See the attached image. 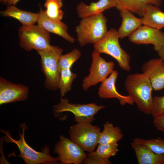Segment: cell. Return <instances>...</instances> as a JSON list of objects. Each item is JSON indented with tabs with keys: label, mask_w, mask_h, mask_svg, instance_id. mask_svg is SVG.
Wrapping results in <instances>:
<instances>
[{
	"label": "cell",
	"mask_w": 164,
	"mask_h": 164,
	"mask_svg": "<svg viewBox=\"0 0 164 164\" xmlns=\"http://www.w3.org/2000/svg\"><path fill=\"white\" fill-rule=\"evenodd\" d=\"M129 40L137 44H151L158 52L164 44V32L160 30L141 26L128 36Z\"/></svg>",
	"instance_id": "obj_11"
},
{
	"label": "cell",
	"mask_w": 164,
	"mask_h": 164,
	"mask_svg": "<svg viewBox=\"0 0 164 164\" xmlns=\"http://www.w3.org/2000/svg\"><path fill=\"white\" fill-rule=\"evenodd\" d=\"M28 87L14 84L0 78V104L25 100L29 93Z\"/></svg>",
	"instance_id": "obj_12"
},
{
	"label": "cell",
	"mask_w": 164,
	"mask_h": 164,
	"mask_svg": "<svg viewBox=\"0 0 164 164\" xmlns=\"http://www.w3.org/2000/svg\"><path fill=\"white\" fill-rule=\"evenodd\" d=\"M116 5L117 0H99L89 5L81 2L77 6L76 10L79 17L83 19L102 14L105 10L116 7Z\"/></svg>",
	"instance_id": "obj_16"
},
{
	"label": "cell",
	"mask_w": 164,
	"mask_h": 164,
	"mask_svg": "<svg viewBox=\"0 0 164 164\" xmlns=\"http://www.w3.org/2000/svg\"><path fill=\"white\" fill-rule=\"evenodd\" d=\"M83 163L85 164H111L109 159H98L88 155L84 160Z\"/></svg>",
	"instance_id": "obj_29"
},
{
	"label": "cell",
	"mask_w": 164,
	"mask_h": 164,
	"mask_svg": "<svg viewBox=\"0 0 164 164\" xmlns=\"http://www.w3.org/2000/svg\"><path fill=\"white\" fill-rule=\"evenodd\" d=\"M107 21L102 13L82 19L75 28L80 45L94 44L103 38L108 31Z\"/></svg>",
	"instance_id": "obj_2"
},
{
	"label": "cell",
	"mask_w": 164,
	"mask_h": 164,
	"mask_svg": "<svg viewBox=\"0 0 164 164\" xmlns=\"http://www.w3.org/2000/svg\"><path fill=\"white\" fill-rule=\"evenodd\" d=\"M55 145L54 153L58 155L61 164H80L87 155L84 150L78 145L63 135H60Z\"/></svg>",
	"instance_id": "obj_10"
},
{
	"label": "cell",
	"mask_w": 164,
	"mask_h": 164,
	"mask_svg": "<svg viewBox=\"0 0 164 164\" xmlns=\"http://www.w3.org/2000/svg\"><path fill=\"white\" fill-rule=\"evenodd\" d=\"M133 142L148 147L156 154H164V140L160 138L148 139L136 138Z\"/></svg>",
	"instance_id": "obj_26"
},
{
	"label": "cell",
	"mask_w": 164,
	"mask_h": 164,
	"mask_svg": "<svg viewBox=\"0 0 164 164\" xmlns=\"http://www.w3.org/2000/svg\"><path fill=\"white\" fill-rule=\"evenodd\" d=\"M63 6L62 0H46L44 6L46 9L44 12L46 16L50 19L61 21L64 14L61 9Z\"/></svg>",
	"instance_id": "obj_23"
},
{
	"label": "cell",
	"mask_w": 164,
	"mask_h": 164,
	"mask_svg": "<svg viewBox=\"0 0 164 164\" xmlns=\"http://www.w3.org/2000/svg\"><path fill=\"white\" fill-rule=\"evenodd\" d=\"M123 135L121 129L114 126L111 123L107 121L103 125V129L101 132L98 144L117 143L121 140Z\"/></svg>",
	"instance_id": "obj_22"
},
{
	"label": "cell",
	"mask_w": 164,
	"mask_h": 164,
	"mask_svg": "<svg viewBox=\"0 0 164 164\" xmlns=\"http://www.w3.org/2000/svg\"><path fill=\"white\" fill-rule=\"evenodd\" d=\"M118 76V72L113 70L109 77L101 82L98 88V96L102 99L116 98L119 100L121 105L123 106L127 104L133 105L134 102L130 96L123 95L117 91L115 83Z\"/></svg>",
	"instance_id": "obj_14"
},
{
	"label": "cell",
	"mask_w": 164,
	"mask_h": 164,
	"mask_svg": "<svg viewBox=\"0 0 164 164\" xmlns=\"http://www.w3.org/2000/svg\"><path fill=\"white\" fill-rule=\"evenodd\" d=\"M77 76V74L71 71V69H63L61 71L58 89L60 90L61 97H64L71 90L72 83Z\"/></svg>",
	"instance_id": "obj_25"
},
{
	"label": "cell",
	"mask_w": 164,
	"mask_h": 164,
	"mask_svg": "<svg viewBox=\"0 0 164 164\" xmlns=\"http://www.w3.org/2000/svg\"><path fill=\"white\" fill-rule=\"evenodd\" d=\"M4 1V0H0V1L1 2H3Z\"/></svg>",
	"instance_id": "obj_33"
},
{
	"label": "cell",
	"mask_w": 164,
	"mask_h": 164,
	"mask_svg": "<svg viewBox=\"0 0 164 164\" xmlns=\"http://www.w3.org/2000/svg\"><path fill=\"white\" fill-rule=\"evenodd\" d=\"M153 124L159 130L164 132V114L153 118Z\"/></svg>",
	"instance_id": "obj_30"
},
{
	"label": "cell",
	"mask_w": 164,
	"mask_h": 164,
	"mask_svg": "<svg viewBox=\"0 0 164 164\" xmlns=\"http://www.w3.org/2000/svg\"><path fill=\"white\" fill-rule=\"evenodd\" d=\"M63 50L56 46H51L49 48L38 51L41 57L42 72L46 80L45 86L48 89L55 91L58 88L60 71L58 62Z\"/></svg>",
	"instance_id": "obj_4"
},
{
	"label": "cell",
	"mask_w": 164,
	"mask_h": 164,
	"mask_svg": "<svg viewBox=\"0 0 164 164\" xmlns=\"http://www.w3.org/2000/svg\"><path fill=\"white\" fill-rule=\"evenodd\" d=\"M142 25L160 30L164 28V12L159 7L151 4L147 5L142 13Z\"/></svg>",
	"instance_id": "obj_18"
},
{
	"label": "cell",
	"mask_w": 164,
	"mask_h": 164,
	"mask_svg": "<svg viewBox=\"0 0 164 164\" xmlns=\"http://www.w3.org/2000/svg\"><path fill=\"white\" fill-rule=\"evenodd\" d=\"M100 128L91 122L77 123L69 129L70 139L89 153L94 151L98 144Z\"/></svg>",
	"instance_id": "obj_7"
},
{
	"label": "cell",
	"mask_w": 164,
	"mask_h": 164,
	"mask_svg": "<svg viewBox=\"0 0 164 164\" xmlns=\"http://www.w3.org/2000/svg\"><path fill=\"white\" fill-rule=\"evenodd\" d=\"M125 86L140 111L145 114L151 115L153 89L147 76L143 73L130 74L125 80Z\"/></svg>",
	"instance_id": "obj_1"
},
{
	"label": "cell",
	"mask_w": 164,
	"mask_h": 164,
	"mask_svg": "<svg viewBox=\"0 0 164 164\" xmlns=\"http://www.w3.org/2000/svg\"><path fill=\"white\" fill-rule=\"evenodd\" d=\"M39 13L37 21L38 25L49 33L56 34L71 43H74L75 39L68 34V27L65 23L61 21L55 20L49 18L41 8Z\"/></svg>",
	"instance_id": "obj_15"
},
{
	"label": "cell",
	"mask_w": 164,
	"mask_h": 164,
	"mask_svg": "<svg viewBox=\"0 0 164 164\" xmlns=\"http://www.w3.org/2000/svg\"><path fill=\"white\" fill-rule=\"evenodd\" d=\"M20 0H4L2 2L8 6L11 5H15Z\"/></svg>",
	"instance_id": "obj_31"
},
{
	"label": "cell",
	"mask_w": 164,
	"mask_h": 164,
	"mask_svg": "<svg viewBox=\"0 0 164 164\" xmlns=\"http://www.w3.org/2000/svg\"><path fill=\"white\" fill-rule=\"evenodd\" d=\"M81 55V52L77 48L65 54H62L58 62L60 71L63 69H71L73 64L80 57Z\"/></svg>",
	"instance_id": "obj_27"
},
{
	"label": "cell",
	"mask_w": 164,
	"mask_h": 164,
	"mask_svg": "<svg viewBox=\"0 0 164 164\" xmlns=\"http://www.w3.org/2000/svg\"><path fill=\"white\" fill-rule=\"evenodd\" d=\"M122 19V23L117 31L119 38L129 36L142 25L141 18L136 17L131 12L124 9H118Z\"/></svg>",
	"instance_id": "obj_17"
},
{
	"label": "cell",
	"mask_w": 164,
	"mask_h": 164,
	"mask_svg": "<svg viewBox=\"0 0 164 164\" xmlns=\"http://www.w3.org/2000/svg\"><path fill=\"white\" fill-rule=\"evenodd\" d=\"M20 47L27 51L32 50L37 52L50 48V33L38 25H22L18 30Z\"/></svg>",
	"instance_id": "obj_6"
},
{
	"label": "cell",
	"mask_w": 164,
	"mask_h": 164,
	"mask_svg": "<svg viewBox=\"0 0 164 164\" xmlns=\"http://www.w3.org/2000/svg\"><path fill=\"white\" fill-rule=\"evenodd\" d=\"M142 73L149 79L153 90L164 89V61L160 58L150 59L142 65Z\"/></svg>",
	"instance_id": "obj_13"
},
{
	"label": "cell",
	"mask_w": 164,
	"mask_h": 164,
	"mask_svg": "<svg viewBox=\"0 0 164 164\" xmlns=\"http://www.w3.org/2000/svg\"><path fill=\"white\" fill-rule=\"evenodd\" d=\"M161 0H117V9H124L142 17L143 10L148 4L157 7L161 6Z\"/></svg>",
	"instance_id": "obj_21"
},
{
	"label": "cell",
	"mask_w": 164,
	"mask_h": 164,
	"mask_svg": "<svg viewBox=\"0 0 164 164\" xmlns=\"http://www.w3.org/2000/svg\"><path fill=\"white\" fill-rule=\"evenodd\" d=\"M164 114V95L153 97L151 115L153 118Z\"/></svg>",
	"instance_id": "obj_28"
},
{
	"label": "cell",
	"mask_w": 164,
	"mask_h": 164,
	"mask_svg": "<svg viewBox=\"0 0 164 164\" xmlns=\"http://www.w3.org/2000/svg\"><path fill=\"white\" fill-rule=\"evenodd\" d=\"M22 130V133L19 131V138L18 140L13 139L7 131L2 132L6 135L5 141L7 142L15 144L18 148L21 157L27 164H59L58 158L52 157L50 154V148L47 145L42 148L41 151L38 152L30 147L26 142L24 137L25 130L27 126L24 123L20 125Z\"/></svg>",
	"instance_id": "obj_3"
},
{
	"label": "cell",
	"mask_w": 164,
	"mask_h": 164,
	"mask_svg": "<svg viewBox=\"0 0 164 164\" xmlns=\"http://www.w3.org/2000/svg\"><path fill=\"white\" fill-rule=\"evenodd\" d=\"M104 108L103 105H98L94 103L74 104L70 103L67 98L61 97L60 102L54 105L53 108L54 112L56 113L64 112H71L74 115V121L79 123L93 122L95 120V115Z\"/></svg>",
	"instance_id": "obj_8"
},
{
	"label": "cell",
	"mask_w": 164,
	"mask_h": 164,
	"mask_svg": "<svg viewBox=\"0 0 164 164\" xmlns=\"http://www.w3.org/2000/svg\"><path fill=\"white\" fill-rule=\"evenodd\" d=\"M100 54V53L95 50L92 53V61L89 73L83 80L82 88L84 91L102 82L114 70V63L106 61Z\"/></svg>",
	"instance_id": "obj_9"
},
{
	"label": "cell",
	"mask_w": 164,
	"mask_h": 164,
	"mask_svg": "<svg viewBox=\"0 0 164 164\" xmlns=\"http://www.w3.org/2000/svg\"><path fill=\"white\" fill-rule=\"evenodd\" d=\"M118 144L117 143L99 144L96 150L89 153L87 155L98 159H108L115 155L118 151Z\"/></svg>",
	"instance_id": "obj_24"
},
{
	"label": "cell",
	"mask_w": 164,
	"mask_h": 164,
	"mask_svg": "<svg viewBox=\"0 0 164 164\" xmlns=\"http://www.w3.org/2000/svg\"><path fill=\"white\" fill-rule=\"evenodd\" d=\"M1 15L4 17H10L19 21L22 25L35 24L37 22L39 13H33L20 9L15 5L8 6L4 10L0 11Z\"/></svg>",
	"instance_id": "obj_20"
},
{
	"label": "cell",
	"mask_w": 164,
	"mask_h": 164,
	"mask_svg": "<svg viewBox=\"0 0 164 164\" xmlns=\"http://www.w3.org/2000/svg\"><path fill=\"white\" fill-rule=\"evenodd\" d=\"M139 164H164V154H156L148 147L131 142Z\"/></svg>",
	"instance_id": "obj_19"
},
{
	"label": "cell",
	"mask_w": 164,
	"mask_h": 164,
	"mask_svg": "<svg viewBox=\"0 0 164 164\" xmlns=\"http://www.w3.org/2000/svg\"><path fill=\"white\" fill-rule=\"evenodd\" d=\"M119 38L117 31L111 28L103 38L94 44V50L111 56L117 61L121 69L129 71L131 70L130 57L120 46Z\"/></svg>",
	"instance_id": "obj_5"
},
{
	"label": "cell",
	"mask_w": 164,
	"mask_h": 164,
	"mask_svg": "<svg viewBox=\"0 0 164 164\" xmlns=\"http://www.w3.org/2000/svg\"><path fill=\"white\" fill-rule=\"evenodd\" d=\"M157 52L160 58L164 61V44L161 49Z\"/></svg>",
	"instance_id": "obj_32"
}]
</instances>
